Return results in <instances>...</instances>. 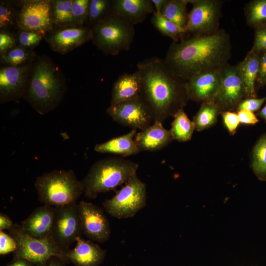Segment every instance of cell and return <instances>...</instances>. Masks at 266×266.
I'll use <instances>...</instances> for the list:
<instances>
[{
    "label": "cell",
    "mask_w": 266,
    "mask_h": 266,
    "mask_svg": "<svg viewBox=\"0 0 266 266\" xmlns=\"http://www.w3.org/2000/svg\"><path fill=\"white\" fill-rule=\"evenodd\" d=\"M231 49L229 34L219 29L173 41L164 60L177 76L187 81L198 74L223 68L228 64Z\"/></svg>",
    "instance_id": "cell-1"
},
{
    "label": "cell",
    "mask_w": 266,
    "mask_h": 266,
    "mask_svg": "<svg viewBox=\"0 0 266 266\" xmlns=\"http://www.w3.org/2000/svg\"><path fill=\"white\" fill-rule=\"evenodd\" d=\"M136 67L141 81L140 97L154 122L162 123L183 109L189 100L186 81L177 76L164 60L148 58L138 62Z\"/></svg>",
    "instance_id": "cell-2"
},
{
    "label": "cell",
    "mask_w": 266,
    "mask_h": 266,
    "mask_svg": "<svg viewBox=\"0 0 266 266\" xmlns=\"http://www.w3.org/2000/svg\"><path fill=\"white\" fill-rule=\"evenodd\" d=\"M66 89V77L52 59L45 55H37L24 100L43 115L59 106Z\"/></svg>",
    "instance_id": "cell-3"
},
{
    "label": "cell",
    "mask_w": 266,
    "mask_h": 266,
    "mask_svg": "<svg viewBox=\"0 0 266 266\" xmlns=\"http://www.w3.org/2000/svg\"><path fill=\"white\" fill-rule=\"evenodd\" d=\"M138 165L131 160L118 157H107L95 163L82 180L83 194L95 199L125 183L136 175Z\"/></svg>",
    "instance_id": "cell-4"
},
{
    "label": "cell",
    "mask_w": 266,
    "mask_h": 266,
    "mask_svg": "<svg viewBox=\"0 0 266 266\" xmlns=\"http://www.w3.org/2000/svg\"><path fill=\"white\" fill-rule=\"evenodd\" d=\"M40 202L53 207L76 203L83 194L82 181L72 170H54L37 176L34 182Z\"/></svg>",
    "instance_id": "cell-5"
},
{
    "label": "cell",
    "mask_w": 266,
    "mask_h": 266,
    "mask_svg": "<svg viewBox=\"0 0 266 266\" xmlns=\"http://www.w3.org/2000/svg\"><path fill=\"white\" fill-rule=\"evenodd\" d=\"M92 29V43L105 55L116 56L128 50L135 34L134 25L113 13Z\"/></svg>",
    "instance_id": "cell-6"
},
{
    "label": "cell",
    "mask_w": 266,
    "mask_h": 266,
    "mask_svg": "<svg viewBox=\"0 0 266 266\" xmlns=\"http://www.w3.org/2000/svg\"><path fill=\"white\" fill-rule=\"evenodd\" d=\"M9 234L16 241L17 246L13 252L12 261L18 259L26 260L35 266H46L52 257H57L66 264V252L53 239L51 236L39 239L33 237L22 229L20 225L14 224L8 230Z\"/></svg>",
    "instance_id": "cell-7"
},
{
    "label": "cell",
    "mask_w": 266,
    "mask_h": 266,
    "mask_svg": "<svg viewBox=\"0 0 266 266\" xmlns=\"http://www.w3.org/2000/svg\"><path fill=\"white\" fill-rule=\"evenodd\" d=\"M146 199V184L136 175L129 179L112 198L105 200L102 205L111 217L128 218L145 206Z\"/></svg>",
    "instance_id": "cell-8"
},
{
    "label": "cell",
    "mask_w": 266,
    "mask_h": 266,
    "mask_svg": "<svg viewBox=\"0 0 266 266\" xmlns=\"http://www.w3.org/2000/svg\"><path fill=\"white\" fill-rule=\"evenodd\" d=\"M21 4L16 16L18 30L34 32L45 36L54 29L52 0H23Z\"/></svg>",
    "instance_id": "cell-9"
},
{
    "label": "cell",
    "mask_w": 266,
    "mask_h": 266,
    "mask_svg": "<svg viewBox=\"0 0 266 266\" xmlns=\"http://www.w3.org/2000/svg\"><path fill=\"white\" fill-rule=\"evenodd\" d=\"M246 98L248 97L239 64L227 65L222 69L220 89L213 100L222 113L236 109Z\"/></svg>",
    "instance_id": "cell-10"
},
{
    "label": "cell",
    "mask_w": 266,
    "mask_h": 266,
    "mask_svg": "<svg viewBox=\"0 0 266 266\" xmlns=\"http://www.w3.org/2000/svg\"><path fill=\"white\" fill-rule=\"evenodd\" d=\"M82 235L78 204L56 207L51 234L55 242L66 251Z\"/></svg>",
    "instance_id": "cell-11"
},
{
    "label": "cell",
    "mask_w": 266,
    "mask_h": 266,
    "mask_svg": "<svg viewBox=\"0 0 266 266\" xmlns=\"http://www.w3.org/2000/svg\"><path fill=\"white\" fill-rule=\"evenodd\" d=\"M193 5L184 28L187 33L208 34L219 30L223 2L219 0H189Z\"/></svg>",
    "instance_id": "cell-12"
},
{
    "label": "cell",
    "mask_w": 266,
    "mask_h": 266,
    "mask_svg": "<svg viewBox=\"0 0 266 266\" xmlns=\"http://www.w3.org/2000/svg\"><path fill=\"white\" fill-rule=\"evenodd\" d=\"M33 62L19 66H3L0 67L1 103L24 98L29 88Z\"/></svg>",
    "instance_id": "cell-13"
},
{
    "label": "cell",
    "mask_w": 266,
    "mask_h": 266,
    "mask_svg": "<svg viewBox=\"0 0 266 266\" xmlns=\"http://www.w3.org/2000/svg\"><path fill=\"white\" fill-rule=\"evenodd\" d=\"M106 112L118 123L133 129L144 130L154 122L150 111L140 97L110 104Z\"/></svg>",
    "instance_id": "cell-14"
},
{
    "label": "cell",
    "mask_w": 266,
    "mask_h": 266,
    "mask_svg": "<svg viewBox=\"0 0 266 266\" xmlns=\"http://www.w3.org/2000/svg\"><path fill=\"white\" fill-rule=\"evenodd\" d=\"M92 38V29L87 25L54 27L44 37L51 50L62 55L82 46Z\"/></svg>",
    "instance_id": "cell-15"
},
{
    "label": "cell",
    "mask_w": 266,
    "mask_h": 266,
    "mask_svg": "<svg viewBox=\"0 0 266 266\" xmlns=\"http://www.w3.org/2000/svg\"><path fill=\"white\" fill-rule=\"evenodd\" d=\"M83 234L99 243L108 240L110 236L109 221L103 210L91 202L81 201L78 204Z\"/></svg>",
    "instance_id": "cell-16"
},
{
    "label": "cell",
    "mask_w": 266,
    "mask_h": 266,
    "mask_svg": "<svg viewBox=\"0 0 266 266\" xmlns=\"http://www.w3.org/2000/svg\"><path fill=\"white\" fill-rule=\"evenodd\" d=\"M222 68L198 74L186 81L189 100L201 103L213 100L220 89Z\"/></svg>",
    "instance_id": "cell-17"
},
{
    "label": "cell",
    "mask_w": 266,
    "mask_h": 266,
    "mask_svg": "<svg viewBox=\"0 0 266 266\" xmlns=\"http://www.w3.org/2000/svg\"><path fill=\"white\" fill-rule=\"evenodd\" d=\"M56 207L43 205L36 208L21 222L22 230L29 235L39 239L51 236Z\"/></svg>",
    "instance_id": "cell-18"
},
{
    "label": "cell",
    "mask_w": 266,
    "mask_h": 266,
    "mask_svg": "<svg viewBox=\"0 0 266 266\" xmlns=\"http://www.w3.org/2000/svg\"><path fill=\"white\" fill-rule=\"evenodd\" d=\"M74 248L66 252V257L75 266H100L105 257L106 251L98 244L82 237L76 239Z\"/></svg>",
    "instance_id": "cell-19"
},
{
    "label": "cell",
    "mask_w": 266,
    "mask_h": 266,
    "mask_svg": "<svg viewBox=\"0 0 266 266\" xmlns=\"http://www.w3.org/2000/svg\"><path fill=\"white\" fill-rule=\"evenodd\" d=\"M173 139L169 130L165 128L162 123L154 121V123L134 137L135 142L140 151H155L166 146Z\"/></svg>",
    "instance_id": "cell-20"
},
{
    "label": "cell",
    "mask_w": 266,
    "mask_h": 266,
    "mask_svg": "<svg viewBox=\"0 0 266 266\" xmlns=\"http://www.w3.org/2000/svg\"><path fill=\"white\" fill-rule=\"evenodd\" d=\"M113 13L133 25L143 22L147 16L155 12L151 0H113Z\"/></svg>",
    "instance_id": "cell-21"
},
{
    "label": "cell",
    "mask_w": 266,
    "mask_h": 266,
    "mask_svg": "<svg viewBox=\"0 0 266 266\" xmlns=\"http://www.w3.org/2000/svg\"><path fill=\"white\" fill-rule=\"evenodd\" d=\"M140 92L141 81L137 71L124 73L113 84L111 104L139 97Z\"/></svg>",
    "instance_id": "cell-22"
},
{
    "label": "cell",
    "mask_w": 266,
    "mask_h": 266,
    "mask_svg": "<svg viewBox=\"0 0 266 266\" xmlns=\"http://www.w3.org/2000/svg\"><path fill=\"white\" fill-rule=\"evenodd\" d=\"M136 130L132 129L126 134L96 144L95 150L100 153L114 154L126 157L140 152L134 141Z\"/></svg>",
    "instance_id": "cell-23"
},
{
    "label": "cell",
    "mask_w": 266,
    "mask_h": 266,
    "mask_svg": "<svg viewBox=\"0 0 266 266\" xmlns=\"http://www.w3.org/2000/svg\"><path fill=\"white\" fill-rule=\"evenodd\" d=\"M259 57L260 53L252 49L239 63L248 98L256 96L255 82L259 72Z\"/></svg>",
    "instance_id": "cell-24"
},
{
    "label": "cell",
    "mask_w": 266,
    "mask_h": 266,
    "mask_svg": "<svg viewBox=\"0 0 266 266\" xmlns=\"http://www.w3.org/2000/svg\"><path fill=\"white\" fill-rule=\"evenodd\" d=\"M173 118L169 130L173 139L179 142L190 140L196 130L193 121L188 118L183 109L179 110Z\"/></svg>",
    "instance_id": "cell-25"
},
{
    "label": "cell",
    "mask_w": 266,
    "mask_h": 266,
    "mask_svg": "<svg viewBox=\"0 0 266 266\" xmlns=\"http://www.w3.org/2000/svg\"><path fill=\"white\" fill-rule=\"evenodd\" d=\"M221 111L213 100L201 103V105L193 118V122L197 131H202L214 125Z\"/></svg>",
    "instance_id": "cell-26"
},
{
    "label": "cell",
    "mask_w": 266,
    "mask_h": 266,
    "mask_svg": "<svg viewBox=\"0 0 266 266\" xmlns=\"http://www.w3.org/2000/svg\"><path fill=\"white\" fill-rule=\"evenodd\" d=\"M189 0H167L161 13L179 27L185 28L188 19L187 5Z\"/></svg>",
    "instance_id": "cell-27"
},
{
    "label": "cell",
    "mask_w": 266,
    "mask_h": 266,
    "mask_svg": "<svg viewBox=\"0 0 266 266\" xmlns=\"http://www.w3.org/2000/svg\"><path fill=\"white\" fill-rule=\"evenodd\" d=\"M151 22L153 26L163 35L177 42L184 38L185 30L166 18L161 13H153Z\"/></svg>",
    "instance_id": "cell-28"
},
{
    "label": "cell",
    "mask_w": 266,
    "mask_h": 266,
    "mask_svg": "<svg viewBox=\"0 0 266 266\" xmlns=\"http://www.w3.org/2000/svg\"><path fill=\"white\" fill-rule=\"evenodd\" d=\"M73 2V0H52L54 27L75 25L72 14Z\"/></svg>",
    "instance_id": "cell-29"
},
{
    "label": "cell",
    "mask_w": 266,
    "mask_h": 266,
    "mask_svg": "<svg viewBox=\"0 0 266 266\" xmlns=\"http://www.w3.org/2000/svg\"><path fill=\"white\" fill-rule=\"evenodd\" d=\"M36 56L33 51L17 45L0 55V62L4 66H19L33 63Z\"/></svg>",
    "instance_id": "cell-30"
},
{
    "label": "cell",
    "mask_w": 266,
    "mask_h": 266,
    "mask_svg": "<svg viewBox=\"0 0 266 266\" xmlns=\"http://www.w3.org/2000/svg\"><path fill=\"white\" fill-rule=\"evenodd\" d=\"M251 166L259 179L266 180V133L260 138L253 148Z\"/></svg>",
    "instance_id": "cell-31"
},
{
    "label": "cell",
    "mask_w": 266,
    "mask_h": 266,
    "mask_svg": "<svg viewBox=\"0 0 266 266\" xmlns=\"http://www.w3.org/2000/svg\"><path fill=\"white\" fill-rule=\"evenodd\" d=\"M112 13V0H90L87 26L92 28Z\"/></svg>",
    "instance_id": "cell-32"
},
{
    "label": "cell",
    "mask_w": 266,
    "mask_h": 266,
    "mask_svg": "<svg viewBox=\"0 0 266 266\" xmlns=\"http://www.w3.org/2000/svg\"><path fill=\"white\" fill-rule=\"evenodd\" d=\"M247 24L256 28L265 25L266 22V0H254L245 8Z\"/></svg>",
    "instance_id": "cell-33"
},
{
    "label": "cell",
    "mask_w": 266,
    "mask_h": 266,
    "mask_svg": "<svg viewBox=\"0 0 266 266\" xmlns=\"http://www.w3.org/2000/svg\"><path fill=\"white\" fill-rule=\"evenodd\" d=\"M44 37V35L34 32L18 30L16 38L18 46L33 51Z\"/></svg>",
    "instance_id": "cell-34"
},
{
    "label": "cell",
    "mask_w": 266,
    "mask_h": 266,
    "mask_svg": "<svg viewBox=\"0 0 266 266\" xmlns=\"http://www.w3.org/2000/svg\"><path fill=\"white\" fill-rule=\"evenodd\" d=\"M90 0H73L72 14L74 24L84 26L88 22Z\"/></svg>",
    "instance_id": "cell-35"
},
{
    "label": "cell",
    "mask_w": 266,
    "mask_h": 266,
    "mask_svg": "<svg viewBox=\"0 0 266 266\" xmlns=\"http://www.w3.org/2000/svg\"><path fill=\"white\" fill-rule=\"evenodd\" d=\"M17 14L14 6L10 2H0V30H6L10 26L16 25Z\"/></svg>",
    "instance_id": "cell-36"
},
{
    "label": "cell",
    "mask_w": 266,
    "mask_h": 266,
    "mask_svg": "<svg viewBox=\"0 0 266 266\" xmlns=\"http://www.w3.org/2000/svg\"><path fill=\"white\" fill-rule=\"evenodd\" d=\"M17 246L15 239L10 234L0 231V254L5 255L14 252Z\"/></svg>",
    "instance_id": "cell-37"
},
{
    "label": "cell",
    "mask_w": 266,
    "mask_h": 266,
    "mask_svg": "<svg viewBox=\"0 0 266 266\" xmlns=\"http://www.w3.org/2000/svg\"><path fill=\"white\" fill-rule=\"evenodd\" d=\"M224 125L231 135L236 132L240 122L237 113L233 111H225L221 113Z\"/></svg>",
    "instance_id": "cell-38"
},
{
    "label": "cell",
    "mask_w": 266,
    "mask_h": 266,
    "mask_svg": "<svg viewBox=\"0 0 266 266\" xmlns=\"http://www.w3.org/2000/svg\"><path fill=\"white\" fill-rule=\"evenodd\" d=\"M16 36L6 30L0 32V55H2L17 46Z\"/></svg>",
    "instance_id": "cell-39"
},
{
    "label": "cell",
    "mask_w": 266,
    "mask_h": 266,
    "mask_svg": "<svg viewBox=\"0 0 266 266\" xmlns=\"http://www.w3.org/2000/svg\"><path fill=\"white\" fill-rule=\"evenodd\" d=\"M252 49L259 53L266 51V24L256 28Z\"/></svg>",
    "instance_id": "cell-40"
},
{
    "label": "cell",
    "mask_w": 266,
    "mask_h": 266,
    "mask_svg": "<svg viewBox=\"0 0 266 266\" xmlns=\"http://www.w3.org/2000/svg\"><path fill=\"white\" fill-rule=\"evenodd\" d=\"M266 100V97L256 99L248 98L243 100L238 104L236 110L238 111L245 110L252 112L258 110Z\"/></svg>",
    "instance_id": "cell-41"
},
{
    "label": "cell",
    "mask_w": 266,
    "mask_h": 266,
    "mask_svg": "<svg viewBox=\"0 0 266 266\" xmlns=\"http://www.w3.org/2000/svg\"><path fill=\"white\" fill-rule=\"evenodd\" d=\"M237 115L240 123L244 125H255L259 122L256 116L251 111L239 110L237 111Z\"/></svg>",
    "instance_id": "cell-42"
},
{
    "label": "cell",
    "mask_w": 266,
    "mask_h": 266,
    "mask_svg": "<svg viewBox=\"0 0 266 266\" xmlns=\"http://www.w3.org/2000/svg\"><path fill=\"white\" fill-rule=\"evenodd\" d=\"M257 81L261 84L266 83V51L260 53L259 72Z\"/></svg>",
    "instance_id": "cell-43"
},
{
    "label": "cell",
    "mask_w": 266,
    "mask_h": 266,
    "mask_svg": "<svg viewBox=\"0 0 266 266\" xmlns=\"http://www.w3.org/2000/svg\"><path fill=\"white\" fill-rule=\"evenodd\" d=\"M12 221L6 214L0 213V231L11 229L14 226Z\"/></svg>",
    "instance_id": "cell-44"
},
{
    "label": "cell",
    "mask_w": 266,
    "mask_h": 266,
    "mask_svg": "<svg viewBox=\"0 0 266 266\" xmlns=\"http://www.w3.org/2000/svg\"><path fill=\"white\" fill-rule=\"evenodd\" d=\"M66 264L59 257H52L47 261L46 266H66Z\"/></svg>",
    "instance_id": "cell-45"
},
{
    "label": "cell",
    "mask_w": 266,
    "mask_h": 266,
    "mask_svg": "<svg viewBox=\"0 0 266 266\" xmlns=\"http://www.w3.org/2000/svg\"><path fill=\"white\" fill-rule=\"evenodd\" d=\"M35 266L30 262L23 259H18L12 262L5 266Z\"/></svg>",
    "instance_id": "cell-46"
},
{
    "label": "cell",
    "mask_w": 266,
    "mask_h": 266,
    "mask_svg": "<svg viewBox=\"0 0 266 266\" xmlns=\"http://www.w3.org/2000/svg\"><path fill=\"white\" fill-rule=\"evenodd\" d=\"M167 0H151L154 8L155 11L158 13H161V10L167 2Z\"/></svg>",
    "instance_id": "cell-47"
},
{
    "label": "cell",
    "mask_w": 266,
    "mask_h": 266,
    "mask_svg": "<svg viewBox=\"0 0 266 266\" xmlns=\"http://www.w3.org/2000/svg\"><path fill=\"white\" fill-rule=\"evenodd\" d=\"M258 115L266 122V105L258 112Z\"/></svg>",
    "instance_id": "cell-48"
}]
</instances>
